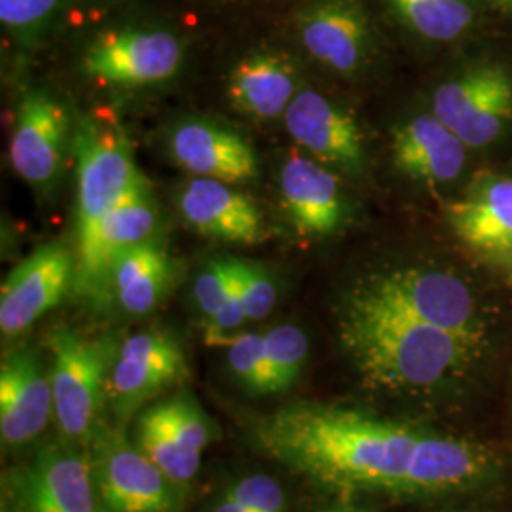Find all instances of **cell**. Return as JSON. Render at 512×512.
<instances>
[{"label": "cell", "instance_id": "7", "mask_svg": "<svg viewBox=\"0 0 512 512\" xmlns=\"http://www.w3.org/2000/svg\"><path fill=\"white\" fill-rule=\"evenodd\" d=\"M433 114L467 148H484L512 120V78L499 65H478L444 82L433 95Z\"/></svg>", "mask_w": 512, "mask_h": 512}, {"label": "cell", "instance_id": "36", "mask_svg": "<svg viewBox=\"0 0 512 512\" xmlns=\"http://www.w3.org/2000/svg\"><path fill=\"white\" fill-rule=\"evenodd\" d=\"M488 2H492L495 6H499V8H503L505 12H511L512 14V0H488Z\"/></svg>", "mask_w": 512, "mask_h": 512}, {"label": "cell", "instance_id": "3", "mask_svg": "<svg viewBox=\"0 0 512 512\" xmlns=\"http://www.w3.org/2000/svg\"><path fill=\"white\" fill-rule=\"evenodd\" d=\"M357 287L429 327L488 348L490 319L471 287L452 272L403 268L370 275Z\"/></svg>", "mask_w": 512, "mask_h": 512}, {"label": "cell", "instance_id": "20", "mask_svg": "<svg viewBox=\"0 0 512 512\" xmlns=\"http://www.w3.org/2000/svg\"><path fill=\"white\" fill-rule=\"evenodd\" d=\"M281 198L298 234L323 238L346 217V202L336 177L304 156H293L281 169Z\"/></svg>", "mask_w": 512, "mask_h": 512}, {"label": "cell", "instance_id": "16", "mask_svg": "<svg viewBox=\"0 0 512 512\" xmlns=\"http://www.w3.org/2000/svg\"><path fill=\"white\" fill-rule=\"evenodd\" d=\"M67 129V114L52 95L31 92L23 97L10 143V162L23 181L37 188L54 181Z\"/></svg>", "mask_w": 512, "mask_h": 512}, {"label": "cell", "instance_id": "12", "mask_svg": "<svg viewBox=\"0 0 512 512\" xmlns=\"http://www.w3.org/2000/svg\"><path fill=\"white\" fill-rule=\"evenodd\" d=\"M181 42L165 31H116L97 38L84 57L86 73L120 86H148L177 73Z\"/></svg>", "mask_w": 512, "mask_h": 512}, {"label": "cell", "instance_id": "5", "mask_svg": "<svg viewBox=\"0 0 512 512\" xmlns=\"http://www.w3.org/2000/svg\"><path fill=\"white\" fill-rule=\"evenodd\" d=\"M76 230L84 232L131 192L148 184L135 164L126 133L95 120H82L74 135Z\"/></svg>", "mask_w": 512, "mask_h": 512}, {"label": "cell", "instance_id": "15", "mask_svg": "<svg viewBox=\"0 0 512 512\" xmlns=\"http://www.w3.org/2000/svg\"><path fill=\"white\" fill-rule=\"evenodd\" d=\"M285 126L294 141L315 158L359 173L365 167V141L348 112L313 90L294 95L285 112Z\"/></svg>", "mask_w": 512, "mask_h": 512}, {"label": "cell", "instance_id": "2", "mask_svg": "<svg viewBox=\"0 0 512 512\" xmlns=\"http://www.w3.org/2000/svg\"><path fill=\"white\" fill-rule=\"evenodd\" d=\"M363 382L385 393H433L465 382L486 349L429 327L355 287L338 321Z\"/></svg>", "mask_w": 512, "mask_h": 512}, {"label": "cell", "instance_id": "18", "mask_svg": "<svg viewBox=\"0 0 512 512\" xmlns=\"http://www.w3.org/2000/svg\"><path fill=\"white\" fill-rule=\"evenodd\" d=\"M391 152L401 173L425 184L452 183L467 164V145L433 112L395 129Z\"/></svg>", "mask_w": 512, "mask_h": 512}, {"label": "cell", "instance_id": "32", "mask_svg": "<svg viewBox=\"0 0 512 512\" xmlns=\"http://www.w3.org/2000/svg\"><path fill=\"white\" fill-rule=\"evenodd\" d=\"M232 260H215L203 268L194 283V296L205 319L213 317L226 304L232 291Z\"/></svg>", "mask_w": 512, "mask_h": 512}, {"label": "cell", "instance_id": "31", "mask_svg": "<svg viewBox=\"0 0 512 512\" xmlns=\"http://www.w3.org/2000/svg\"><path fill=\"white\" fill-rule=\"evenodd\" d=\"M226 494L232 495L249 512H287L285 492L272 476H245L232 484Z\"/></svg>", "mask_w": 512, "mask_h": 512}, {"label": "cell", "instance_id": "25", "mask_svg": "<svg viewBox=\"0 0 512 512\" xmlns=\"http://www.w3.org/2000/svg\"><path fill=\"white\" fill-rule=\"evenodd\" d=\"M135 444L179 490L194 480L202 454L188 448L165 425L154 406L147 408L135 427Z\"/></svg>", "mask_w": 512, "mask_h": 512}, {"label": "cell", "instance_id": "30", "mask_svg": "<svg viewBox=\"0 0 512 512\" xmlns=\"http://www.w3.org/2000/svg\"><path fill=\"white\" fill-rule=\"evenodd\" d=\"M234 272L238 279L239 294L249 319L258 321L270 315L277 300V291H275L272 277L260 266L243 262V260H234Z\"/></svg>", "mask_w": 512, "mask_h": 512}, {"label": "cell", "instance_id": "33", "mask_svg": "<svg viewBox=\"0 0 512 512\" xmlns=\"http://www.w3.org/2000/svg\"><path fill=\"white\" fill-rule=\"evenodd\" d=\"M232 272H234V260H232ZM249 319L247 310L243 306L241 294H239L238 279L234 272V281H232V291L226 300V304L220 308L213 317L207 319L205 325V342L207 346H230L234 338L238 336L236 330Z\"/></svg>", "mask_w": 512, "mask_h": 512}, {"label": "cell", "instance_id": "38", "mask_svg": "<svg viewBox=\"0 0 512 512\" xmlns=\"http://www.w3.org/2000/svg\"><path fill=\"white\" fill-rule=\"evenodd\" d=\"M2 512H16L12 507H6V503H2Z\"/></svg>", "mask_w": 512, "mask_h": 512}, {"label": "cell", "instance_id": "4", "mask_svg": "<svg viewBox=\"0 0 512 512\" xmlns=\"http://www.w3.org/2000/svg\"><path fill=\"white\" fill-rule=\"evenodd\" d=\"M54 357V416L61 437L92 444L101 431V414L109 403V374L118 349L110 340H88L71 329L48 336Z\"/></svg>", "mask_w": 512, "mask_h": 512}, {"label": "cell", "instance_id": "19", "mask_svg": "<svg viewBox=\"0 0 512 512\" xmlns=\"http://www.w3.org/2000/svg\"><path fill=\"white\" fill-rule=\"evenodd\" d=\"M179 207L186 222L203 236L243 245L264 238L256 203L228 183L200 177L184 186Z\"/></svg>", "mask_w": 512, "mask_h": 512}, {"label": "cell", "instance_id": "28", "mask_svg": "<svg viewBox=\"0 0 512 512\" xmlns=\"http://www.w3.org/2000/svg\"><path fill=\"white\" fill-rule=\"evenodd\" d=\"M169 431L188 448L202 454L211 442L219 439V429L203 412L196 397L188 391L171 395L160 403L152 404Z\"/></svg>", "mask_w": 512, "mask_h": 512}, {"label": "cell", "instance_id": "6", "mask_svg": "<svg viewBox=\"0 0 512 512\" xmlns=\"http://www.w3.org/2000/svg\"><path fill=\"white\" fill-rule=\"evenodd\" d=\"M97 486L109 512H179L181 494L120 427H101L92 440Z\"/></svg>", "mask_w": 512, "mask_h": 512}, {"label": "cell", "instance_id": "17", "mask_svg": "<svg viewBox=\"0 0 512 512\" xmlns=\"http://www.w3.org/2000/svg\"><path fill=\"white\" fill-rule=\"evenodd\" d=\"M171 154L186 171L222 183L255 179V150L238 133L202 120H188L173 131Z\"/></svg>", "mask_w": 512, "mask_h": 512}, {"label": "cell", "instance_id": "1", "mask_svg": "<svg viewBox=\"0 0 512 512\" xmlns=\"http://www.w3.org/2000/svg\"><path fill=\"white\" fill-rule=\"evenodd\" d=\"M258 448L340 494L397 495L423 431L355 408L293 403L256 421Z\"/></svg>", "mask_w": 512, "mask_h": 512}, {"label": "cell", "instance_id": "34", "mask_svg": "<svg viewBox=\"0 0 512 512\" xmlns=\"http://www.w3.org/2000/svg\"><path fill=\"white\" fill-rule=\"evenodd\" d=\"M57 0H0V19L10 27H27L46 18Z\"/></svg>", "mask_w": 512, "mask_h": 512}, {"label": "cell", "instance_id": "8", "mask_svg": "<svg viewBox=\"0 0 512 512\" xmlns=\"http://www.w3.org/2000/svg\"><path fill=\"white\" fill-rule=\"evenodd\" d=\"M190 370L181 344L164 330L129 336L116 351L109 374V406L128 421L165 389L183 384Z\"/></svg>", "mask_w": 512, "mask_h": 512}, {"label": "cell", "instance_id": "26", "mask_svg": "<svg viewBox=\"0 0 512 512\" xmlns=\"http://www.w3.org/2000/svg\"><path fill=\"white\" fill-rule=\"evenodd\" d=\"M404 23L421 37L450 42L473 25V8L467 0H389Z\"/></svg>", "mask_w": 512, "mask_h": 512}, {"label": "cell", "instance_id": "37", "mask_svg": "<svg viewBox=\"0 0 512 512\" xmlns=\"http://www.w3.org/2000/svg\"><path fill=\"white\" fill-rule=\"evenodd\" d=\"M325 512H359L357 509H353V507H348V505H338V507H332L329 511Z\"/></svg>", "mask_w": 512, "mask_h": 512}, {"label": "cell", "instance_id": "11", "mask_svg": "<svg viewBox=\"0 0 512 512\" xmlns=\"http://www.w3.org/2000/svg\"><path fill=\"white\" fill-rule=\"evenodd\" d=\"M23 512H109L99 492L92 456L46 444L18 478Z\"/></svg>", "mask_w": 512, "mask_h": 512}, {"label": "cell", "instance_id": "14", "mask_svg": "<svg viewBox=\"0 0 512 512\" xmlns=\"http://www.w3.org/2000/svg\"><path fill=\"white\" fill-rule=\"evenodd\" d=\"M54 412L52 378L35 351L18 349L0 368V437L6 446L27 444Z\"/></svg>", "mask_w": 512, "mask_h": 512}, {"label": "cell", "instance_id": "10", "mask_svg": "<svg viewBox=\"0 0 512 512\" xmlns=\"http://www.w3.org/2000/svg\"><path fill=\"white\" fill-rule=\"evenodd\" d=\"M76 255L63 243L38 247L8 274L0 289V330L18 336L55 306L74 285Z\"/></svg>", "mask_w": 512, "mask_h": 512}, {"label": "cell", "instance_id": "9", "mask_svg": "<svg viewBox=\"0 0 512 512\" xmlns=\"http://www.w3.org/2000/svg\"><path fill=\"white\" fill-rule=\"evenodd\" d=\"M158 226V209L145 184L116 203L78 234L74 291L95 298L112 262L129 249L147 243Z\"/></svg>", "mask_w": 512, "mask_h": 512}, {"label": "cell", "instance_id": "27", "mask_svg": "<svg viewBox=\"0 0 512 512\" xmlns=\"http://www.w3.org/2000/svg\"><path fill=\"white\" fill-rule=\"evenodd\" d=\"M268 385L266 395L283 393L300 378L308 359V338L296 325H279L264 334Z\"/></svg>", "mask_w": 512, "mask_h": 512}, {"label": "cell", "instance_id": "13", "mask_svg": "<svg viewBox=\"0 0 512 512\" xmlns=\"http://www.w3.org/2000/svg\"><path fill=\"white\" fill-rule=\"evenodd\" d=\"M494 452L473 440L423 433L397 495H440L469 490L494 475Z\"/></svg>", "mask_w": 512, "mask_h": 512}, {"label": "cell", "instance_id": "39", "mask_svg": "<svg viewBox=\"0 0 512 512\" xmlns=\"http://www.w3.org/2000/svg\"><path fill=\"white\" fill-rule=\"evenodd\" d=\"M509 260H511V262H512V255H511V256H509Z\"/></svg>", "mask_w": 512, "mask_h": 512}, {"label": "cell", "instance_id": "35", "mask_svg": "<svg viewBox=\"0 0 512 512\" xmlns=\"http://www.w3.org/2000/svg\"><path fill=\"white\" fill-rule=\"evenodd\" d=\"M213 512H249L239 505L238 501L230 494H224L219 499V503L215 505Z\"/></svg>", "mask_w": 512, "mask_h": 512}, {"label": "cell", "instance_id": "23", "mask_svg": "<svg viewBox=\"0 0 512 512\" xmlns=\"http://www.w3.org/2000/svg\"><path fill=\"white\" fill-rule=\"evenodd\" d=\"M300 38L311 57L336 73L359 69L368 46V25L353 0H325L300 19Z\"/></svg>", "mask_w": 512, "mask_h": 512}, {"label": "cell", "instance_id": "29", "mask_svg": "<svg viewBox=\"0 0 512 512\" xmlns=\"http://www.w3.org/2000/svg\"><path fill=\"white\" fill-rule=\"evenodd\" d=\"M228 365L232 368L234 376L251 393L266 395L268 361L262 334H238L234 342L228 346Z\"/></svg>", "mask_w": 512, "mask_h": 512}, {"label": "cell", "instance_id": "21", "mask_svg": "<svg viewBox=\"0 0 512 512\" xmlns=\"http://www.w3.org/2000/svg\"><path fill=\"white\" fill-rule=\"evenodd\" d=\"M175 279V262L156 241L118 256L95 300L110 302L126 315H147L164 300Z\"/></svg>", "mask_w": 512, "mask_h": 512}, {"label": "cell", "instance_id": "22", "mask_svg": "<svg viewBox=\"0 0 512 512\" xmlns=\"http://www.w3.org/2000/svg\"><path fill=\"white\" fill-rule=\"evenodd\" d=\"M446 220L456 238L475 253L512 255V179H490L446 205Z\"/></svg>", "mask_w": 512, "mask_h": 512}, {"label": "cell", "instance_id": "24", "mask_svg": "<svg viewBox=\"0 0 512 512\" xmlns=\"http://www.w3.org/2000/svg\"><path fill=\"white\" fill-rule=\"evenodd\" d=\"M293 67L275 55L241 59L228 80V97L234 109L255 118L285 116L296 95Z\"/></svg>", "mask_w": 512, "mask_h": 512}]
</instances>
